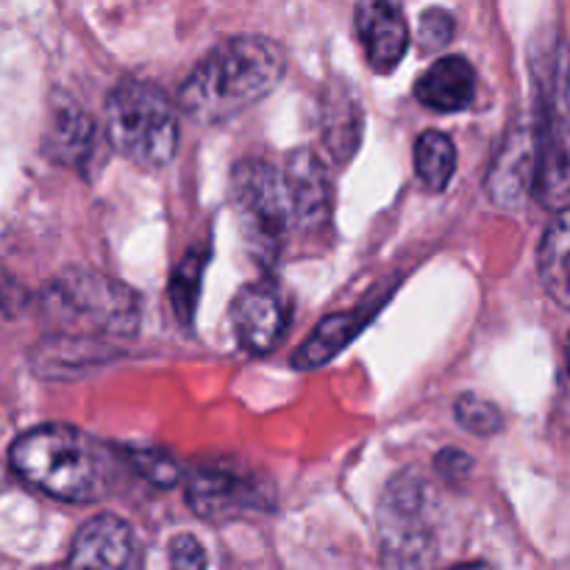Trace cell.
<instances>
[{
	"instance_id": "cell-1",
	"label": "cell",
	"mask_w": 570,
	"mask_h": 570,
	"mask_svg": "<svg viewBox=\"0 0 570 570\" xmlns=\"http://www.w3.org/2000/svg\"><path fill=\"white\" fill-rule=\"evenodd\" d=\"M284 76V53L273 39L232 37L189 72L178 106L189 120L226 122L273 92Z\"/></svg>"
},
{
	"instance_id": "cell-2",
	"label": "cell",
	"mask_w": 570,
	"mask_h": 570,
	"mask_svg": "<svg viewBox=\"0 0 570 570\" xmlns=\"http://www.w3.org/2000/svg\"><path fill=\"white\" fill-rule=\"evenodd\" d=\"M17 476L53 499L83 504L104 495V449L89 434L65 423H48L20 434L9 451Z\"/></svg>"
},
{
	"instance_id": "cell-3",
	"label": "cell",
	"mask_w": 570,
	"mask_h": 570,
	"mask_svg": "<svg viewBox=\"0 0 570 570\" xmlns=\"http://www.w3.org/2000/svg\"><path fill=\"white\" fill-rule=\"evenodd\" d=\"M106 134L122 159L142 170L170 165L178 148V117L156 83L122 78L106 100Z\"/></svg>"
},
{
	"instance_id": "cell-4",
	"label": "cell",
	"mask_w": 570,
	"mask_h": 570,
	"mask_svg": "<svg viewBox=\"0 0 570 570\" xmlns=\"http://www.w3.org/2000/svg\"><path fill=\"white\" fill-rule=\"evenodd\" d=\"M232 206L250 254L262 265H273L293 223L284 173L259 159L239 161L232 173Z\"/></svg>"
},
{
	"instance_id": "cell-5",
	"label": "cell",
	"mask_w": 570,
	"mask_h": 570,
	"mask_svg": "<svg viewBox=\"0 0 570 570\" xmlns=\"http://www.w3.org/2000/svg\"><path fill=\"white\" fill-rule=\"evenodd\" d=\"M379 543L387 566H429L434 560V501L421 473L404 471L387 484L379 504Z\"/></svg>"
},
{
	"instance_id": "cell-6",
	"label": "cell",
	"mask_w": 570,
	"mask_h": 570,
	"mask_svg": "<svg viewBox=\"0 0 570 570\" xmlns=\"http://www.w3.org/2000/svg\"><path fill=\"white\" fill-rule=\"evenodd\" d=\"M61 309L72 312L76 321L100 328L106 334H134L139 317L137 298L131 289L117 284L115 278L78 273L76 278H65L56 284Z\"/></svg>"
},
{
	"instance_id": "cell-7",
	"label": "cell",
	"mask_w": 570,
	"mask_h": 570,
	"mask_svg": "<svg viewBox=\"0 0 570 570\" xmlns=\"http://www.w3.org/2000/svg\"><path fill=\"white\" fill-rule=\"evenodd\" d=\"M356 37L365 48L367 65L387 76L410 48V22L401 0H360L354 11Z\"/></svg>"
},
{
	"instance_id": "cell-8",
	"label": "cell",
	"mask_w": 570,
	"mask_h": 570,
	"mask_svg": "<svg viewBox=\"0 0 570 570\" xmlns=\"http://www.w3.org/2000/svg\"><path fill=\"white\" fill-rule=\"evenodd\" d=\"M232 323L245 351L267 354L276 348L287 326L282 295L265 282L245 284L232 304Z\"/></svg>"
},
{
	"instance_id": "cell-9",
	"label": "cell",
	"mask_w": 570,
	"mask_h": 570,
	"mask_svg": "<svg viewBox=\"0 0 570 570\" xmlns=\"http://www.w3.org/2000/svg\"><path fill=\"white\" fill-rule=\"evenodd\" d=\"M187 501L195 515L206 521H226L248 507H259L262 493L256 482L239 476L237 471L212 465L193 473L187 482Z\"/></svg>"
},
{
	"instance_id": "cell-10",
	"label": "cell",
	"mask_w": 570,
	"mask_h": 570,
	"mask_svg": "<svg viewBox=\"0 0 570 570\" xmlns=\"http://www.w3.org/2000/svg\"><path fill=\"white\" fill-rule=\"evenodd\" d=\"M284 178L293 204V220L301 232L326 226L332 217V181L323 161L312 150H295L284 167Z\"/></svg>"
},
{
	"instance_id": "cell-11",
	"label": "cell",
	"mask_w": 570,
	"mask_h": 570,
	"mask_svg": "<svg viewBox=\"0 0 570 570\" xmlns=\"http://www.w3.org/2000/svg\"><path fill=\"white\" fill-rule=\"evenodd\" d=\"M134 534L122 518L95 515L81 527L72 540L70 566L72 568H131L137 562Z\"/></svg>"
},
{
	"instance_id": "cell-12",
	"label": "cell",
	"mask_w": 570,
	"mask_h": 570,
	"mask_svg": "<svg viewBox=\"0 0 570 570\" xmlns=\"http://www.w3.org/2000/svg\"><path fill=\"white\" fill-rule=\"evenodd\" d=\"M534 187V134L529 128H515L507 137L504 148L493 161L488 176V193L504 209H518L529 189Z\"/></svg>"
},
{
	"instance_id": "cell-13",
	"label": "cell",
	"mask_w": 570,
	"mask_h": 570,
	"mask_svg": "<svg viewBox=\"0 0 570 570\" xmlns=\"http://www.w3.org/2000/svg\"><path fill=\"white\" fill-rule=\"evenodd\" d=\"M476 70L465 56H443L415 83V98L426 109L460 111L473 104Z\"/></svg>"
},
{
	"instance_id": "cell-14",
	"label": "cell",
	"mask_w": 570,
	"mask_h": 570,
	"mask_svg": "<svg viewBox=\"0 0 570 570\" xmlns=\"http://www.w3.org/2000/svg\"><path fill=\"white\" fill-rule=\"evenodd\" d=\"M538 273L546 293L570 312V206L557 212L540 239Z\"/></svg>"
},
{
	"instance_id": "cell-15",
	"label": "cell",
	"mask_w": 570,
	"mask_h": 570,
	"mask_svg": "<svg viewBox=\"0 0 570 570\" xmlns=\"http://www.w3.org/2000/svg\"><path fill=\"white\" fill-rule=\"evenodd\" d=\"M95 122L72 100L56 104L48 131V154L61 165H81L92 154Z\"/></svg>"
},
{
	"instance_id": "cell-16",
	"label": "cell",
	"mask_w": 570,
	"mask_h": 570,
	"mask_svg": "<svg viewBox=\"0 0 570 570\" xmlns=\"http://www.w3.org/2000/svg\"><path fill=\"white\" fill-rule=\"evenodd\" d=\"M362 326H365V317L356 315V312H340V315L326 317V321L317 323V328L309 334V340H304V345L295 351L293 365L298 367V371H315V367H323L326 362H332L356 334H360Z\"/></svg>"
},
{
	"instance_id": "cell-17",
	"label": "cell",
	"mask_w": 570,
	"mask_h": 570,
	"mask_svg": "<svg viewBox=\"0 0 570 570\" xmlns=\"http://www.w3.org/2000/svg\"><path fill=\"white\" fill-rule=\"evenodd\" d=\"M323 139L337 161H348L362 139V109L348 92L343 98L332 95L323 109Z\"/></svg>"
},
{
	"instance_id": "cell-18",
	"label": "cell",
	"mask_w": 570,
	"mask_h": 570,
	"mask_svg": "<svg viewBox=\"0 0 570 570\" xmlns=\"http://www.w3.org/2000/svg\"><path fill=\"white\" fill-rule=\"evenodd\" d=\"M415 176L429 193H443L456 170V148L440 131H423L415 142Z\"/></svg>"
},
{
	"instance_id": "cell-19",
	"label": "cell",
	"mask_w": 570,
	"mask_h": 570,
	"mask_svg": "<svg viewBox=\"0 0 570 570\" xmlns=\"http://www.w3.org/2000/svg\"><path fill=\"white\" fill-rule=\"evenodd\" d=\"M206 262H209V250H189V254L178 262L176 271H173L170 276V304L181 326H189V323H193Z\"/></svg>"
},
{
	"instance_id": "cell-20",
	"label": "cell",
	"mask_w": 570,
	"mask_h": 570,
	"mask_svg": "<svg viewBox=\"0 0 570 570\" xmlns=\"http://www.w3.org/2000/svg\"><path fill=\"white\" fill-rule=\"evenodd\" d=\"M454 415L456 423L465 432L476 434V438H493V434H499L504 429V415H501L499 406L473 393H465L462 399H456Z\"/></svg>"
},
{
	"instance_id": "cell-21",
	"label": "cell",
	"mask_w": 570,
	"mask_h": 570,
	"mask_svg": "<svg viewBox=\"0 0 570 570\" xmlns=\"http://www.w3.org/2000/svg\"><path fill=\"white\" fill-rule=\"evenodd\" d=\"M454 37V17L445 9H426L421 17V28H417V39H421L423 53H438L440 48L451 42Z\"/></svg>"
},
{
	"instance_id": "cell-22",
	"label": "cell",
	"mask_w": 570,
	"mask_h": 570,
	"mask_svg": "<svg viewBox=\"0 0 570 570\" xmlns=\"http://www.w3.org/2000/svg\"><path fill=\"white\" fill-rule=\"evenodd\" d=\"M131 462L134 468L148 479V482L156 484V488H173V484H176L178 468L167 454H156V451H134Z\"/></svg>"
},
{
	"instance_id": "cell-23",
	"label": "cell",
	"mask_w": 570,
	"mask_h": 570,
	"mask_svg": "<svg viewBox=\"0 0 570 570\" xmlns=\"http://www.w3.org/2000/svg\"><path fill=\"white\" fill-rule=\"evenodd\" d=\"M170 562H173V568H181V570H195V568L209 566V560H206V551L200 549V543L193 538V534H178V538L173 540Z\"/></svg>"
},
{
	"instance_id": "cell-24",
	"label": "cell",
	"mask_w": 570,
	"mask_h": 570,
	"mask_svg": "<svg viewBox=\"0 0 570 570\" xmlns=\"http://www.w3.org/2000/svg\"><path fill=\"white\" fill-rule=\"evenodd\" d=\"M434 465H438V473L445 479V482H462V479L471 473L473 462L471 456L462 454V451L445 449L443 454H438V462H434Z\"/></svg>"
},
{
	"instance_id": "cell-25",
	"label": "cell",
	"mask_w": 570,
	"mask_h": 570,
	"mask_svg": "<svg viewBox=\"0 0 570 570\" xmlns=\"http://www.w3.org/2000/svg\"><path fill=\"white\" fill-rule=\"evenodd\" d=\"M9 289H11V278L6 276L3 271H0V306H3L6 301H9Z\"/></svg>"
},
{
	"instance_id": "cell-26",
	"label": "cell",
	"mask_w": 570,
	"mask_h": 570,
	"mask_svg": "<svg viewBox=\"0 0 570 570\" xmlns=\"http://www.w3.org/2000/svg\"><path fill=\"white\" fill-rule=\"evenodd\" d=\"M568 371H570V337H568Z\"/></svg>"
}]
</instances>
